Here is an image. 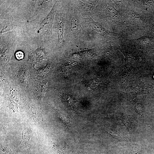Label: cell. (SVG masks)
Segmentation results:
<instances>
[{
	"label": "cell",
	"instance_id": "obj_8",
	"mask_svg": "<svg viewBox=\"0 0 154 154\" xmlns=\"http://www.w3.org/2000/svg\"><path fill=\"white\" fill-rule=\"evenodd\" d=\"M123 123L127 129L129 130V128L131 123V120L130 116H125L123 117L121 119Z\"/></svg>",
	"mask_w": 154,
	"mask_h": 154
},
{
	"label": "cell",
	"instance_id": "obj_10",
	"mask_svg": "<svg viewBox=\"0 0 154 154\" xmlns=\"http://www.w3.org/2000/svg\"><path fill=\"white\" fill-rule=\"evenodd\" d=\"M82 6L83 8L87 12H90L92 10V6L87 3L83 2L82 3Z\"/></svg>",
	"mask_w": 154,
	"mask_h": 154
},
{
	"label": "cell",
	"instance_id": "obj_3",
	"mask_svg": "<svg viewBox=\"0 0 154 154\" xmlns=\"http://www.w3.org/2000/svg\"><path fill=\"white\" fill-rule=\"evenodd\" d=\"M10 18L3 21L0 25V33H3L16 28L17 25L15 20Z\"/></svg>",
	"mask_w": 154,
	"mask_h": 154
},
{
	"label": "cell",
	"instance_id": "obj_7",
	"mask_svg": "<svg viewBox=\"0 0 154 154\" xmlns=\"http://www.w3.org/2000/svg\"><path fill=\"white\" fill-rule=\"evenodd\" d=\"M22 139L24 141H29L31 138V134L29 130L27 128L22 129Z\"/></svg>",
	"mask_w": 154,
	"mask_h": 154
},
{
	"label": "cell",
	"instance_id": "obj_11",
	"mask_svg": "<svg viewBox=\"0 0 154 154\" xmlns=\"http://www.w3.org/2000/svg\"><path fill=\"white\" fill-rule=\"evenodd\" d=\"M16 58L19 60L23 59L24 57V54L21 51H18L15 54Z\"/></svg>",
	"mask_w": 154,
	"mask_h": 154
},
{
	"label": "cell",
	"instance_id": "obj_12",
	"mask_svg": "<svg viewBox=\"0 0 154 154\" xmlns=\"http://www.w3.org/2000/svg\"><path fill=\"white\" fill-rule=\"evenodd\" d=\"M153 78H154V76H153Z\"/></svg>",
	"mask_w": 154,
	"mask_h": 154
},
{
	"label": "cell",
	"instance_id": "obj_9",
	"mask_svg": "<svg viewBox=\"0 0 154 154\" xmlns=\"http://www.w3.org/2000/svg\"><path fill=\"white\" fill-rule=\"evenodd\" d=\"M129 151L130 154H140L139 149L136 145L131 144L129 145Z\"/></svg>",
	"mask_w": 154,
	"mask_h": 154
},
{
	"label": "cell",
	"instance_id": "obj_5",
	"mask_svg": "<svg viewBox=\"0 0 154 154\" xmlns=\"http://www.w3.org/2000/svg\"><path fill=\"white\" fill-rule=\"evenodd\" d=\"M70 29L72 31L76 33L80 32L82 30L79 20L75 15H74L72 19Z\"/></svg>",
	"mask_w": 154,
	"mask_h": 154
},
{
	"label": "cell",
	"instance_id": "obj_4",
	"mask_svg": "<svg viewBox=\"0 0 154 154\" xmlns=\"http://www.w3.org/2000/svg\"><path fill=\"white\" fill-rule=\"evenodd\" d=\"M64 27V19L63 17H62L60 19L58 22L57 30L58 45L60 47H63Z\"/></svg>",
	"mask_w": 154,
	"mask_h": 154
},
{
	"label": "cell",
	"instance_id": "obj_6",
	"mask_svg": "<svg viewBox=\"0 0 154 154\" xmlns=\"http://www.w3.org/2000/svg\"><path fill=\"white\" fill-rule=\"evenodd\" d=\"M90 25L92 29L101 34L105 35L108 33L107 30L97 22L92 20L90 22Z\"/></svg>",
	"mask_w": 154,
	"mask_h": 154
},
{
	"label": "cell",
	"instance_id": "obj_2",
	"mask_svg": "<svg viewBox=\"0 0 154 154\" xmlns=\"http://www.w3.org/2000/svg\"><path fill=\"white\" fill-rule=\"evenodd\" d=\"M106 13L107 17L114 21L118 23L122 21L120 13L112 6L109 5L107 7Z\"/></svg>",
	"mask_w": 154,
	"mask_h": 154
},
{
	"label": "cell",
	"instance_id": "obj_1",
	"mask_svg": "<svg viewBox=\"0 0 154 154\" xmlns=\"http://www.w3.org/2000/svg\"><path fill=\"white\" fill-rule=\"evenodd\" d=\"M57 7V3H55L51 11L39 26V31L45 36L49 37L51 34L52 25Z\"/></svg>",
	"mask_w": 154,
	"mask_h": 154
}]
</instances>
